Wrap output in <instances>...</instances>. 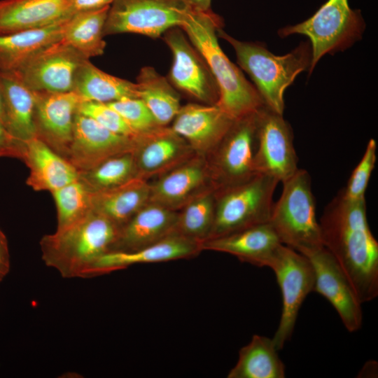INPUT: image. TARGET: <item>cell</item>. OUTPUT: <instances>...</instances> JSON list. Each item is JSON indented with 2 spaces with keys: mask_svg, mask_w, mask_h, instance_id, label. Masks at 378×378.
<instances>
[{
  "mask_svg": "<svg viewBox=\"0 0 378 378\" xmlns=\"http://www.w3.org/2000/svg\"><path fill=\"white\" fill-rule=\"evenodd\" d=\"M194 9L207 11L211 9V0H186Z\"/></svg>",
  "mask_w": 378,
  "mask_h": 378,
  "instance_id": "obj_41",
  "label": "cell"
},
{
  "mask_svg": "<svg viewBox=\"0 0 378 378\" xmlns=\"http://www.w3.org/2000/svg\"><path fill=\"white\" fill-rule=\"evenodd\" d=\"M109 7L71 15L61 40L87 59L102 55L106 48L104 27Z\"/></svg>",
  "mask_w": 378,
  "mask_h": 378,
  "instance_id": "obj_30",
  "label": "cell"
},
{
  "mask_svg": "<svg viewBox=\"0 0 378 378\" xmlns=\"http://www.w3.org/2000/svg\"><path fill=\"white\" fill-rule=\"evenodd\" d=\"M83 101L109 103L139 98L136 83L108 74L86 59L78 69L73 90Z\"/></svg>",
  "mask_w": 378,
  "mask_h": 378,
  "instance_id": "obj_28",
  "label": "cell"
},
{
  "mask_svg": "<svg viewBox=\"0 0 378 378\" xmlns=\"http://www.w3.org/2000/svg\"><path fill=\"white\" fill-rule=\"evenodd\" d=\"M308 258L314 274L313 291L329 301L349 332L359 330L363 324L362 304L335 259L325 247Z\"/></svg>",
  "mask_w": 378,
  "mask_h": 378,
  "instance_id": "obj_15",
  "label": "cell"
},
{
  "mask_svg": "<svg viewBox=\"0 0 378 378\" xmlns=\"http://www.w3.org/2000/svg\"><path fill=\"white\" fill-rule=\"evenodd\" d=\"M187 142L172 129L160 127L142 134L133 152L136 176H147L174 166L190 151Z\"/></svg>",
  "mask_w": 378,
  "mask_h": 378,
  "instance_id": "obj_23",
  "label": "cell"
},
{
  "mask_svg": "<svg viewBox=\"0 0 378 378\" xmlns=\"http://www.w3.org/2000/svg\"><path fill=\"white\" fill-rule=\"evenodd\" d=\"M217 33L233 47L239 66L253 80L265 105L283 115L285 90L300 72L309 69L311 46L301 43L290 52L277 56L258 43L238 41L221 28Z\"/></svg>",
  "mask_w": 378,
  "mask_h": 378,
  "instance_id": "obj_4",
  "label": "cell"
},
{
  "mask_svg": "<svg viewBox=\"0 0 378 378\" xmlns=\"http://www.w3.org/2000/svg\"><path fill=\"white\" fill-rule=\"evenodd\" d=\"M377 143L373 139L369 140L364 154L352 172L346 188L344 195L349 199L358 200L365 199L371 174L375 167L377 160Z\"/></svg>",
  "mask_w": 378,
  "mask_h": 378,
  "instance_id": "obj_36",
  "label": "cell"
},
{
  "mask_svg": "<svg viewBox=\"0 0 378 378\" xmlns=\"http://www.w3.org/2000/svg\"><path fill=\"white\" fill-rule=\"evenodd\" d=\"M106 104L138 134H146L161 127L140 98H127Z\"/></svg>",
  "mask_w": 378,
  "mask_h": 378,
  "instance_id": "obj_35",
  "label": "cell"
},
{
  "mask_svg": "<svg viewBox=\"0 0 378 378\" xmlns=\"http://www.w3.org/2000/svg\"><path fill=\"white\" fill-rule=\"evenodd\" d=\"M78 113L86 115L107 130L121 135L136 136L119 113L107 104L83 101L78 106Z\"/></svg>",
  "mask_w": 378,
  "mask_h": 378,
  "instance_id": "obj_37",
  "label": "cell"
},
{
  "mask_svg": "<svg viewBox=\"0 0 378 378\" xmlns=\"http://www.w3.org/2000/svg\"><path fill=\"white\" fill-rule=\"evenodd\" d=\"M192 8L186 0H113L104 36L132 33L157 38L180 27Z\"/></svg>",
  "mask_w": 378,
  "mask_h": 378,
  "instance_id": "obj_8",
  "label": "cell"
},
{
  "mask_svg": "<svg viewBox=\"0 0 378 378\" xmlns=\"http://www.w3.org/2000/svg\"><path fill=\"white\" fill-rule=\"evenodd\" d=\"M150 185L135 176L118 186L92 192L91 207L120 228L149 202Z\"/></svg>",
  "mask_w": 378,
  "mask_h": 378,
  "instance_id": "obj_25",
  "label": "cell"
},
{
  "mask_svg": "<svg viewBox=\"0 0 378 378\" xmlns=\"http://www.w3.org/2000/svg\"><path fill=\"white\" fill-rule=\"evenodd\" d=\"M234 122L216 104H188L181 107L171 129L193 151L205 154L216 149Z\"/></svg>",
  "mask_w": 378,
  "mask_h": 378,
  "instance_id": "obj_17",
  "label": "cell"
},
{
  "mask_svg": "<svg viewBox=\"0 0 378 378\" xmlns=\"http://www.w3.org/2000/svg\"><path fill=\"white\" fill-rule=\"evenodd\" d=\"M21 160L29 169L26 183L35 191L51 192L79 178L66 159L36 136L24 141Z\"/></svg>",
  "mask_w": 378,
  "mask_h": 378,
  "instance_id": "obj_22",
  "label": "cell"
},
{
  "mask_svg": "<svg viewBox=\"0 0 378 378\" xmlns=\"http://www.w3.org/2000/svg\"><path fill=\"white\" fill-rule=\"evenodd\" d=\"M201 241L178 234L134 251H111L94 265L90 277L125 269L131 265L166 262L194 257L201 252Z\"/></svg>",
  "mask_w": 378,
  "mask_h": 378,
  "instance_id": "obj_19",
  "label": "cell"
},
{
  "mask_svg": "<svg viewBox=\"0 0 378 378\" xmlns=\"http://www.w3.org/2000/svg\"><path fill=\"white\" fill-rule=\"evenodd\" d=\"M141 135L127 136L114 133L77 112L65 159L78 172L85 171L112 156L133 153Z\"/></svg>",
  "mask_w": 378,
  "mask_h": 378,
  "instance_id": "obj_12",
  "label": "cell"
},
{
  "mask_svg": "<svg viewBox=\"0 0 378 378\" xmlns=\"http://www.w3.org/2000/svg\"><path fill=\"white\" fill-rule=\"evenodd\" d=\"M270 267L275 274L282 296L280 321L272 338L279 351L290 339L301 305L314 290V274L307 257L284 244Z\"/></svg>",
  "mask_w": 378,
  "mask_h": 378,
  "instance_id": "obj_9",
  "label": "cell"
},
{
  "mask_svg": "<svg viewBox=\"0 0 378 378\" xmlns=\"http://www.w3.org/2000/svg\"><path fill=\"white\" fill-rule=\"evenodd\" d=\"M278 183L272 176L256 174L243 183L220 190L207 239L270 222Z\"/></svg>",
  "mask_w": 378,
  "mask_h": 378,
  "instance_id": "obj_6",
  "label": "cell"
},
{
  "mask_svg": "<svg viewBox=\"0 0 378 378\" xmlns=\"http://www.w3.org/2000/svg\"><path fill=\"white\" fill-rule=\"evenodd\" d=\"M24 142L13 136L0 121V158L22 160Z\"/></svg>",
  "mask_w": 378,
  "mask_h": 378,
  "instance_id": "obj_38",
  "label": "cell"
},
{
  "mask_svg": "<svg viewBox=\"0 0 378 378\" xmlns=\"http://www.w3.org/2000/svg\"><path fill=\"white\" fill-rule=\"evenodd\" d=\"M139 98L147 106L157 123L164 127L181 108L179 97L167 80L153 67L142 68L136 78Z\"/></svg>",
  "mask_w": 378,
  "mask_h": 378,
  "instance_id": "obj_31",
  "label": "cell"
},
{
  "mask_svg": "<svg viewBox=\"0 0 378 378\" xmlns=\"http://www.w3.org/2000/svg\"><path fill=\"white\" fill-rule=\"evenodd\" d=\"M57 209V229L79 220L90 211L92 192L79 178L51 192Z\"/></svg>",
  "mask_w": 378,
  "mask_h": 378,
  "instance_id": "obj_34",
  "label": "cell"
},
{
  "mask_svg": "<svg viewBox=\"0 0 378 378\" xmlns=\"http://www.w3.org/2000/svg\"><path fill=\"white\" fill-rule=\"evenodd\" d=\"M0 121L3 123L4 122V104H3V99H2V94L0 88Z\"/></svg>",
  "mask_w": 378,
  "mask_h": 378,
  "instance_id": "obj_42",
  "label": "cell"
},
{
  "mask_svg": "<svg viewBox=\"0 0 378 378\" xmlns=\"http://www.w3.org/2000/svg\"><path fill=\"white\" fill-rule=\"evenodd\" d=\"M178 212L148 202L120 230L112 251H134L176 233Z\"/></svg>",
  "mask_w": 378,
  "mask_h": 378,
  "instance_id": "obj_21",
  "label": "cell"
},
{
  "mask_svg": "<svg viewBox=\"0 0 378 378\" xmlns=\"http://www.w3.org/2000/svg\"><path fill=\"white\" fill-rule=\"evenodd\" d=\"M363 29L360 11L351 9L348 0H328L311 18L281 29L279 34L286 37L298 34L309 38L311 73L323 55L348 48L358 40Z\"/></svg>",
  "mask_w": 378,
  "mask_h": 378,
  "instance_id": "obj_7",
  "label": "cell"
},
{
  "mask_svg": "<svg viewBox=\"0 0 378 378\" xmlns=\"http://www.w3.org/2000/svg\"><path fill=\"white\" fill-rule=\"evenodd\" d=\"M78 174L92 192L118 186L136 176L133 153L112 156Z\"/></svg>",
  "mask_w": 378,
  "mask_h": 378,
  "instance_id": "obj_32",
  "label": "cell"
},
{
  "mask_svg": "<svg viewBox=\"0 0 378 378\" xmlns=\"http://www.w3.org/2000/svg\"><path fill=\"white\" fill-rule=\"evenodd\" d=\"M282 183V192L273 204L270 223L284 245L308 258L324 247L310 175L298 169Z\"/></svg>",
  "mask_w": 378,
  "mask_h": 378,
  "instance_id": "obj_5",
  "label": "cell"
},
{
  "mask_svg": "<svg viewBox=\"0 0 378 378\" xmlns=\"http://www.w3.org/2000/svg\"><path fill=\"white\" fill-rule=\"evenodd\" d=\"M206 168L200 161H192L173 169L150 185L149 202L176 210L193 199L204 185Z\"/></svg>",
  "mask_w": 378,
  "mask_h": 378,
  "instance_id": "obj_27",
  "label": "cell"
},
{
  "mask_svg": "<svg viewBox=\"0 0 378 378\" xmlns=\"http://www.w3.org/2000/svg\"><path fill=\"white\" fill-rule=\"evenodd\" d=\"M120 230L92 209L74 223L41 238L42 260L64 278H90L99 259L113 251Z\"/></svg>",
  "mask_w": 378,
  "mask_h": 378,
  "instance_id": "obj_3",
  "label": "cell"
},
{
  "mask_svg": "<svg viewBox=\"0 0 378 378\" xmlns=\"http://www.w3.org/2000/svg\"><path fill=\"white\" fill-rule=\"evenodd\" d=\"M323 246L349 281L361 304L378 296V242L367 218L365 199L348 198L340 190L319 221Z\"/></svg>",
  "mask_w": 378,
  "mask_h": 378,
  "instance_id": "obj_1",
  "label": "cell"
},
{
  "mask_svg": "<svg viewBox=\"0 0 378 378\" xmlns=\"http://www.w3.org/2000/svg\"><path fill=\"white\" fill-rule=\"evenodd\" d=\"M10 270V255L8 241L0 229V282L8 274Z\"/></svg>",
  "mask_w": 378,
  "mask_h": 378,
  "instance_id": "obj_40",
  "label": "cell"
},
{
  "mask_svg": "<svg viewBox=\"0 0 378 378\" xmlns=\"http://www.w3.org/2000/svg\"><path fill=\"white\" fill-rule=\"evenodd\" d=\"M222 19L211 10L193 8L180 27L206 62L218 90L216 104L232 119L256 112L265 104L258 90L223 52L217 40Z\"/></svg>",
  "mask_w": 378,
  "mask_h": 378,
  "instance_id": "obj_2",
  "label": "cell"
},
{
  "mask_svg": "<svg viewBox=\"0 0 378 378\" xmlns=\"http://www.w3.org/2000/svg\"><path fill=\"white\" fill-rule=\"evenodd\" d=\"M215 209L212 193L195 197L178 213L176 233L201 242L206 239L213 226Z\"/></svg>",
  "mask_w": 378,
  "mask_h": 378,
  "instance_id": "obj_33",
  "label": "cell"
},
{
  "mask_svg": "<svg viewBox=\"0 0 378 378\" xmlns=\"http://www.w3.org/2000/svg\"><path fill=\"white\" fill-rule=\"evenodd\" d=\"M272 338L254 335L239 352L236 365L228 378H284L285 365Z\"/></svg>",
  "mask_w": 378,
  "mask_h": 378,
  "instance_id": "obj_29",
  "label": "cell"
},
{
  "mask_svg": "<svg viewBox=\"0 0 378 378\" xmlns=\"http://www.w3.org/2000/svg\"><path fill=\"white\" fill-rule=\"evenodd\" d=\"M293 132L283 115L265 105L257 111L255 174L272 176L281 183L298 169Z\"/></svg>",
  "mask_w": 378,
  "mask_h": 378,
  "instance_id": "obj_10",
  "label": "cell"
},
{
  "mask_svg": "<svg viewBox=\"0 0 378 378\" xmlns=\"http://www.w3.org/2000/svg\"><path fill=\"white\" fill-rule=\"evenodd\" d=\"M164 40L173 55L169 78L174 85L198 100L216 104L217 85L183 32L173 27L164 33Z\"/></svg>",
  "mask_w": 378,
  "mask_h": 378,
  "instance_id": "obj_16",
  "label": "cell"
},
{
  "mask_svg": "<svg viewBox=\"0 0 378 378\" xmlns=\"http://www.w3.org/2000/svg\"><path fill=\"white\" fill-rule=\"evenodd\" d=\"M68 20L43 28L0 35V73L18 74L38 53L62 38Z\"/></svg>",
  "mask_w": 378,
  "mask_h": 378,
  "instance_id": "obj_24",
  "label": "cell"
},
{
  "mask_svg": "<svg viewBox=\"0 0 378 378\" xmlns=\"http://www.w3.org/2000/svg\"><path fill=\"white\" fill-rule=\"evenodd\" d=\"M283 244L270 222L255 225L202 241V250L222 252L240 261L270 267Z\"/></svg>",
  "mask_w": 378,
  "mask_h": 378,
  "instance_id": "obj_18",
  "label": "cell"
},
{
  "mask_svg": "<svg viewBox=\"0 0 378 378\" xmlns=\"http://www.w3.org/2000/svg\"><path fill=\"white\" fill-rule=\"evenodd\" d=\"M257 111L235 120L215 150L213 174L220 190L243 183L256 174L253 170V157Z\"/></svg>",
  "mask_w": 378,
  "mask_h": 378,
  "instance_id": "obj_11",
  "label": "cell"
},
{
  "mask_svg": "<svg viewBox=\"0 0 378 378\" xmlns=\"http://www.w3.org/2000/svg\"><path fill=\"white\" fill-rule=\"evenodd\" d=\"M72 0H0V35L46 27L69 18Z\"/></svg>",
  "mask_w": 378,
  "mask_h": 378,
  "instance_id": "obj_20",
  "label": "cell"
},
{
  "mask_svg": "<svg viewBox=\"0 0 378 378\" xmlns=\"http://www.w3.org/2000/svg\"><path fill=\"white\" fill-rule=\"evenodd\" d=\"M113 0H72L71 15L109 6Z\"/></svg>",
  "mask_w": 378,
  "mask_h": 378,
  "instance_id": "obj_39",
  "label": "cell"
},
{
  "mask_svg": "<svg viewBox=\"0 0 378 378\" xmlns=\"http://www.w3.org/2000/svg\"><path fill=\"white\" fill-rule=\"evenodd\" d=\"M86 59L60 39L38 53L16 75L34 92H70L76 72Z\"/></svg>",
  "mask_w": 378,
  "mask_h": 378,
  "instance_id": "obj_13",
  "label": "cell"
},
{
  "mask_svg": "<svg viewBox=\"0 0 378 378\" xmlns=\"http://www.w3.org/2000/svg\"><path fill=\"white\" fill-rule=\"evenodd\" d=\"M0 88L6 128L23 142L35 137L34 92L14 74L0 73Z\"/></svg>",
  "mask_w": 378,
  "mask_h": 378,
  "instance_id": "obj_26",
  "label": "cell"
},
{
  "mask_svg": "<svg viewBox=\"0 0 378 378\" xmlns=\"http://www.w3.org/2000/svg\"><path fill=\"white\" fill-rule=\"evenodd\" d=\"M34 93L36 136L65 158L72 139L75 115L83 100L74 91Z\"/></svg>",
  "mask_w": 378,
  "mask_h": 378,
  "instance_id": "obj_14",
  "label": "cell"
}]
</instances>
